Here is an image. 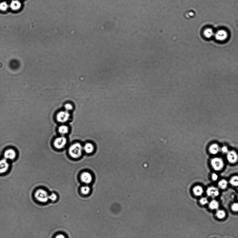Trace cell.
<instances>
[{
	"instance_id": "4316f807",
	"label": "cell",
	"mask_w": 238,
	"mask_h": 238,
	"mask_svg": "<svg viewBox=\"0 0 238 238\" xmlns=\"http://www.w3.org/2000/svg\"><path fill=\"white\" fill-rule=\"evenodd\" d=\"M200 203L201 204L203 205H205L208 203V200L206 198H202L200 200Z\"/></svg>"
},
{
	"instance_id": "d4e9b609",
	"label": "cell",
	"mask_w": 238,
	"mask_h": 238,
	"mask_svg": "<svg viewBox=\"0 0 238 238\" xmlns=\"http://www.w3.org/2000/svg\"><path fill=\"white\" fill-rule=\"evenodd\" d=\"M57 195L54 193H53L49 195V200L52 201H54L57 199Z\"/></svg>"
},
{
	"instance_id": "cb8c5ba5",
	"label": "cell",
	"mask_w": 238,
	"mask_h": 238,
	"mask_svg": "<svg viewBox=\"0 0 238 238\" xmlns=\"http://www.w3.org/2000/svg\"><path fill=\"white\" fill-rule=\"evenodd\" d=\"M216 215L218 218L222 219L225 217V213L224 211L222 210H219L216 213Z\"/></svg>"
},
{
	"instance_id": "83f0119b",
	"label": "cell",
	"mask_w": 238,
	"mask_h": 238,
	"mask_svg": "<svg viewBox=\"0 0 238 238\" xmlns=\"http://www.w3.org/2000/svg\"><path fill=\"white\" fill-rule=\"evenodd\" d=\"M65 108L66 110L69 111L72 109L73 106L71 104H69V103H68V104L65 105Z\"/></svg>"
},
{
	"instance_id": "7402d4cb",
	"label": "cell",
	"mask_w": 238,
	"mask_h": 238,
	"mask_svg": "<svg viewBox=\"0 0 238 238\" xmlns=\"http://www.w3.org/2000/svg\"><path fill=\"white\" fill-rule=\"evenodd\" d=\"M9 5L6 1H3L0 3V10L5 11L9 9Z\"/></svg>"
},
{
	"instance_id": "1f68e13d",
	"label": "cell",
	"mask_w": 238,
	"mask_h": 238,
	"mask_svg": "<svg viewBox=\"0 0 238 238\" xmlns=\"http://www.w3.org/2000/svg\"></svg>"
},
{
	"instance_id": "44dd1931",
	"label": "cell",
	"mask_w": 238,
	"mask_h": 238,
	"mask_svg": "<svg viewBox=\"0 0 238 238\" xmlns=\"http://www.w3.org/2000/svg\"><path fill=\"white\" fill-rule=\"evenodd\" d=\"M230 183L235 187L238 186V176H234L232 177L230 181Z\"/></svg>"
},
{
	"instance_id": "9a60e30c",
	"label": "cell",
	"mask_w": 238,
	"mask_h": 238,
	"mask_svg": "<svg viewBox=\"0 0 238 238\" xmlns=\"http://www.w3.org/2000/svg\"><path fill=\"white\" fill-rule=\"evenodd\" d=\"M209 152L212 154H216L220 151V148L217 144H213L211 145L209 148Z\"/></svg>"
},
{
	"instance_id": "7c38bea8",
	"label": "cell",
	"mask_w": 238,
	"mask_h": 238,
	"mask_svg": "<svg viewBox=\"0 0 238 238\" xmlns=\"http://www.w3.org/2000/svg\"><path fill=\"white\" fill-rule=\"evenodd\" d=\"M21 2L18 0H13L11 2L9 7L12 10L17 11L19 10L21 7Z\"/></svg>"
},
{
	"instance_id": "ac0fdd59",
	"label": "cell",
	"mask_w": 238,
	"mask_h": 238,
	"mask_svg": "<svg viewBox=\"0 0 238 238\" xmlns=\"http://www.w3.org/2000/svg\"><path fill=\"white\" fill-rule=\"evenodd\" d=\"M219 206L218 202L215 200H213L209 203V206L210 209H217Z\"/></svg>"
},
{
	"instance_id": "7a4b0ae2",
	"label": "cell",
	"mask_w": 238,
	"mask_h": 238,
	"mask_svg": "<svg viewBox=\"0 0 238 238\" xmlns=\"http://www.w3.org/2000/svg\"><path fill=\"white\" fill-rule=\"evenodd\" d=\"M36 199L40 202L45 203L49 200V195L46 191L43 189H39L34 194Z\"/></svg>"
},
{
	"instance_id": "277c9868",
	"label": "cell",
	"mask_w": 238,
	"mask_h": 238,
	"mask_svg": "<svg viewBox=\"0 0 238 238\" xmlns=\"http://www.w3.org/2000/svg\"><path fill=\"white\" fill-rule=\"evenodd\" d=\"M211 164L213 168L216 171L221 170L224 167V164L222 159L220 158H215L212 159Z\"/></svg>"
},
{
	"instance_id": "3957f363",
	"label": "cell",
	"mask_w": 238,
	"mask_h": 238,
	"mask_svg": "<svg viewBox=\"0 0 238 238\" xmlns=\"http://www.w3.org/2000/svg\"><path fill=\"white\" fill-rule=\"evenodd\" d=\"M214 37L217 41L224 42L228 39V34L227 31L225 30L220 29L215 33Z\"/></svg>"
},
{
	"instance_id": "4dcf8cb0",
	"label": "cell",
	"mask_w": 238,
	"mask_h": 238,
	"mask_svg": "<svg viewBox=\"0 0 238 238\" xmlns=\"http://www.w3.org/2000/svg\"><path fill=\"white\" fill-rule=\"evenodd\" d=\"M55 238H66V237L63 235L59 234L56 236Z\"/></svg>"
},
{
	"instance_id": "30bf717a",
	"label": "cell",
	"mask_w": 238,
	"mask_h": 238,
	"mask_svg": "<svg viewBox=\"0 0 238 238\" xmlns=\"http://www.w3.org/2000/svg\"><path fill=\"white\" fill-rule=\"evenodd\" d=\"M228 161L231 163H235L237 162L238 159V155L234 151L228 152L227 155Z\"/></svg>"
},
{
	"instance_id": "5bb4252c",
	"label": "cell",
	"mask_w": 238,
	"mask_h": 238,
	"mask_svg": "<svg viewBox=\"0 0 238 238\" xmlns=\"http://www.w3.org/2000/svg\"><path fill=\"white\" fill-rule=\"evenodd\" d=\"M215 33L211 28H208L205 29L203 32V35L206 38H211L214 37Z\"/></svg>"
},
{
	"instance_id": "ffe728a7",
	"label": "cell",
	"mask_w": 238,
	"mask_h": 238,
	"mask_svg": "<svg viewBox=\"0 0 238 238\" xmlns=\"http://www.w3.org/2000/svg\"><path fill=\"white\" fill-rule=\"evenodd\" d=\"M227 181L225 179H222L219 181L218 183L219 187L222 189H224L226 188L227 186Z\"/></svg>"
},
{
	"instance_id": "ba28073f",
	"label": "cell",
	"mask_w": 238,
	"mask_h": 238,
	"mask_svg": "<svg viewBox=\"0 0 238 238\" xmlns=\"http://www.w3.org/2000/svg\"><path fill=\"white\" fill-rule=\"evenodd\" d=\"M16 152L13 149H9L5 152L4 157L5 159L10 160H13L16 158Z\"/></svg>"
},
{
	"instance_id": "52a82bcc",
	"label": "cell",
	"mask_w": 238,
	"mask_h": 238,
	"mask_svg": "<svg viewBox=\"0 0 238 238\" xmlns=\"http://www.w3.org/2000/svg\"><path fill=\"white\" fill-rule=\"evenodd\" d=\"M10 164L5 159L0 160V174L5 173L8 170Z\"/></svg>"
},
{
	"instance_id": "f546056e",
	"label": "cell",
	"mask_w": 238,
	"mask_h": 238,
	"mask_svg": "<svg viewBox=\"0 0 238 238\" xmlns=\"http://www.w3.org/2000/svg\"><path fill=\"white\" fill-rule=\"evenodd\" d=\"M212 178L213 180L215 181L217 180L218 177L217 174L214 173L212 175Z\"/></svg>"
},
{
	"instance_id": "8fae6325",
	"label": "cell",
	"mask_w": 238,
	"mask_h": 238,
	"mask_svg": "<svg viewBox=\"0 0 238 238\" xmlns=\"http://www.w3.org/2000/svg\"><path fill=\"white\" fill-rule=\"evenodd\" d=\"M207 194L208 196L214 198L218 196L219 192L218 189L214 187H210L208 188L207 190Z\"/></svg>"
},
{
	"instance_id": "603a6c76",
	"label": "cell",
	"mask_w": 238,
	"mask_h": 238,
	"mask_svg": "<svg viewBox=\"0 0 238 238\" xmlns=\"http://www.w3.org/2000/svg\"><path fill=\"white\" fill-rule=\"evenodd\" d=\"M81 193L84 195H86L90 193V187L88 186H84L81 187Z\"/></svg>"
},
{
	"instance_id": "5b68a950",
	"label": "cell",
	"mask_w": 238,
	"mask_h": 238,
	"mask_svg": "<svg viewBox=\"0 0 238 238\" xmlns=\"http://www.w3.org/2000/svg\"><path fill=\"white\" fill-rule=\"evenodd\" d=\"M70 117L69 113L67 111H61L58 113L56 118L58 122L60 123H65L68 120Z\"/></svg>"
},
{
	"instance_id": "6da1fadb",
	"label": "cell",
	"mask_w": 238,
	"mask_h": 238,
	"mask_svg": "<svg viewBox=\"0 0 238 238\" xmlns=\"http://www.w3.org/2000/svg\"><path fill=\"white\" fill-rule=\"evenodd\" d=\"M83 148L80 144L76 143L70 146L69 149V153L72 158L74 159L80 157L82 155Z\"/></svg>"
},
{
	"instance_id": "8992f818",
	"label": "cell",
	"mask_w": 238,
	"mask_h": 238,
	"mask_svg": "<svg viewBox=\"0 0 238 238\" xmlns=\"http://www.w3.org/2000/svg\"><path fill=\"white\" fill-rule=\"evenodd\" d=\"M67 143V139L64 137L57 138L55 140L54 144V146L58 149L63 148Z\"/></svg>"
},
{
	"instance_id": "e0dca14e",
	"label": "cell",
	"mask_w": 238,
	"mask_h": 238,
	"mask_svg": "<svg viewBox=\"0 0 238 238\" xmlns=\"http://www.w3.org/2000/svg\"><path fill=\"white\" fill-rule=\"evenodd\" d=\"M84 149L86 153L90 154L93 151L94 147L92 144L88 143L84 145Z\"/></svg>"
},
{
	"instance_id": "d6986e66",
	"label": "cell",
	"mask_w": 238,
	"mask_h": 238,
	"mask_svg": "<svg viewBox=\"0 0 238 238\" xmlns=\"http://www.w3.org/2000/svg\"><path fill=\"white\" fill-rule=\"evenodd\" d=\"M68 127L67 126H62L59 127V133L62 134H66L68 132Z\"/></svg>"
},
{
	"instance_id": "484cf974",
	"label": "cell",
	"mask_w": 238,
	"mask_h": 238,
	"mask_svg": "<svg viewBox=\"0 0 238 238\" xmlns=\"http://www.w3.org/2000/svg\"><path fill=\"white\" fill-rule=\"evenodd\" d=\"M231 209L233 211L235 212L238 211V203H235L232 205L231 207Z\"/></svg>"
},
{
	"instance_id": "f1b7e54d",
	"label": "cell",
	"mask_w": 238,
	"mask_h": 238,
	"mask_svg": "<svg viewBox=\"0 0 238 238\" xmlns=\"http://www.w3.org/2000/svg\"><path fill=\"white\" fill-rule=\"evenodd\" d=\"M221 151L222 153H227L228 152V148L226 146L222 147L221 148Z\"/></svg>"
},
{
	"instance_id": "2e32d148",
	"label": "cell",
	"mask_w": 238,
	"mask_h": 238,
	"mask_svg": "<svg viewBox=\"0 0 238 238\" xmlns=\"http://www.w3.org/2000/svg\"><path fill=\"white\" fill-rule=\"evenodd\" d=\"M194 194L197 196H200L203 193V189L202 187L200 186H195L193 190Z\"/></svg>"
},
{
	"instance_id": "9c48e42d",
	"label": "cell",
	"mask_w": 238,
	"mask_h": 238,
	"mask_svg": "<svg viewBox=\"0 0 238 238\" xmlns=\"http://www.w3.org/2000/svg\"><path fill=\"white\" fill-rule=\"evenodd\" d=\"M92 177L90 173L87 172H84L81 174V181L84 183L89 184L92 182Z\"/></svg>"
},
{
	"instance_id": "4fadbf2b",
	"label": "cell",
	"mask_w": 238,
	"mask_h": 238,
	"mask_svg": "<svg viewBox=\"0 0 238 238\" xmlns=\"http://www.w3.org/2000/svg\"><path fill=\"white\" fill-rule=\"evenodd\" d=\"M9 67L11 69L16 70L19 68L20 66V62L17 59H13L10 60L9 64Z\"/></svg>"
}]
</instances>
